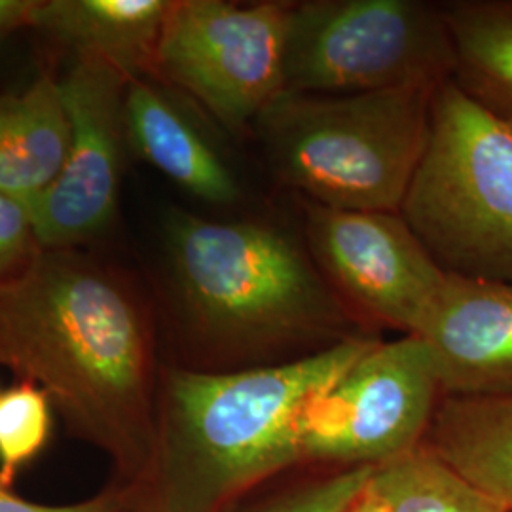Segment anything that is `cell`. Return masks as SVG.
<instances>
[{
    "instance_id": "ba28073f",
    "label": "cell",
    "mask_w": 512,
    "mask_h": 512,
    "mask_svg": "<svg viewBox=\"0 0 512 512\" xmlns=\"http://www.w3.org/2000/svg\"><path fill=\"white\" fill-rule=\"evenodd\" d=\"M291 2L173 0L156 78L194 99L222 128L251 131L262 110L285 92Z\"/></svg>"
},
{
    "instance_id": "603a6c76",
    "label": "cell",
    "mask_w": 512,
    "mask_h": 512,
    "mask_svg": "<svg viewBox=\"0 0 512 512\" xmlns=\"http://www.w3.org/2000/svg\"><path fill=\"white\" fill-rule=\"evenodd\" d=\"M348 512H387L384 499L374 488L372 480H370V484H368V488L363 492V495L353 503V507Z\"/></svg>"
},
{
    "instance_id": "277c9868",
    "label": "cell",
    "mask_w": 512,
    "mask_h": 512,
    "mask_svg": "<svg viewBox=\"0 0 512 512\" xmlns=\"http://www.w3.org/2000/svg\"><path fill=\"white\" fill-rule=\"evenodd\" d=\"M435 92H281L251 131L275 181L306 202L399 213L427 145Z\"/></svg>"
},
{
    "instance_id": "9c48e42d",
    "label": "cell",
    "mask_w": 512,
    "mask_h": 512,
    "mask_svg": "<svg viewBox=\"0 0 512 512\" xmlns=\"http://www.w3.org/2000/svg\"><path fill=\"white\" fill-rule=\"evenodd\" d=\"M304 239L330 287L370 327L418 334L446 272L401 213L304 200Z\"/></svg>"
},
{
    "instance_id": "ffe728a7",
    "label": "cell",
    "mask_w": 512,
    "mask_h": 512,
    "mask_svg": "<svg viewBox=\"0 0 512 512\" xmlns=\"http://www.w3.org/2000/svg\"><path fill=\"white\" fill-rule=\"evenodd\" d=\"M38 251L27 209L0 190V279L25 266Z\"/></svg>"
},
{
    "instance_id": "6da1fadb",
    "label": "cell",
    "mask_w": 512,
    "mask_h": 512,
    "mask_svg": "<svg viewBox=\"0 0 512 512\" xmlns=\"http://www.w3.org/2000/svg\"><path fill=\"white\" fill-rule=\"evenodd\" d=\"M0 365L38 385L118 482L143 475L160 372L150 315L126 281L69 249H40L0 279Z\"/></svg>"
},
{
    "instance_id": "e0dca14e",
    "label": "cell",
    "mask_w": 512,
    "mask_h": 512,
    "mask_svg": "<svg viewBox=\"0 0 512 512\" xmlns=\"http://www.w3.org/2000/svg\"><path fill=\"white\" fill-rule=\"evenodd\" d=\"M372 484L387 512H509L425 444L380 467Z\"/></svg>"
},
{
    "instance_id": "3957f363",
    "label": "cell",
    "mask_w": 512,
    "mask_h": 512,
    "mask_svg": "<svg viewBox=\"0 0 512 512\" xmlns=\"http://www.w3.org/2000/svg\"><path fill=\"white\" fill-rule=\"evenodd\" d=\"M378 338L357 336L310 357L238 370H160L156 437L131 512H228L296 467V425Z\"/></svg>"
},
{
    "instance_id": "5b68a950",
    "label": "cell",
    "mask_w": 512,
    "mask_h": 512,
    "mask_svg": "<svg viewBox=\"0 0 512 512\" xmlns=\"http://www.w3.org/2000/svg\"><path fill=\"white\" fill-rule=\"evenodd\" d=\"M399 213L446 274L512 283V126L454 80L433 95Z\"/></svg>"
},
{
    "instance_id": "7a4b0ae2",
    "label": "cell",
    "mask_w": 512,
    "mask_h": 512,
    "mask_svg": "<svg viewBox=\"0 0 512 512\" xmlns=\"http://www.w3.org/2000/svg\"><path fill=\"white\" fill-rule=\"evenodd\" d=\"M165 255L200 370L291 363L372 332L315 264L304 234L275 219L173 211Z\"/></svg>"
},
{
    "instance_id": "52a82bcc",
    "label": "cell",
    "mask_w": 512,
    "mask_h": 512,
    "mask_svg": "<svg viewBox=\"0 0 512 512\" xmlns=\"http://www.w3.org/2000/svg\"><path fill=\"white\" fill-rule=\"evenodd\" d=\"M442 397L439 370L420 336L378 338L304 408L296 467L378 471L425 444Z\"/></svg>"
},
{
    "instance_id": "d6986e66",
    "label": "cell",
    "mask_w": 512,
    "mask_h": 512,
    "mask_svg": "<svg viewBox=\"0 0 512 512\" xmlns=\"http://www.w3.org/2000/svg\"><path fill=\"white\" fill-rule=\"evenodd\" d=\"M54 404L31 382L0 393V486L14 488L19 473L42 454L52 437Z\"/></svg>"
},
{
    "instance_id": "7402d4cb",
    "label": "cell",
    "mask_w": 512,
    "mask_h": 512,
    "mask_svg": "<svg viewBox=\"0 0 512 512\" xmlns=\"http://www.w3.org/2000/svg\"><path fill=\"white\" fill-rule=\"evenodd\" d=\"M38 0H0V33L18 27H31Z\"/></svg>"
},
{
    "instance_id": "4fadbf2b",
    "label": "cell",
    "mask_w": 512,
    "mask_h": 512,
    "mask_svg": "<svg viewBox=\"0 0 512 512\" xmlns=\"http://www.w3.org/2000/svg\"><path fill=\"white\" fill-rule=\"evenodd\" d=\"M171 8L173 0H38L31 27L131 82L156 78Z\"/></svg>"
},
{
    "instance_id": "5bb4252c",
    "label": "cell",
    "mask_w": 512,
    "mask_h": 512,
    "mask_svg": "<svg viewBox=\"0 0 512 512\" xmlns=\"http://www.w3.org/2000/svg\"><path fill=\"white\" fill-rule=\"evenodd\" d=\"M69 147L71 122L52 74L21 93L0 95V190L27 213L52 188Z\"/></svg>"
},
{
    "instance_id": "ac0fdd59",
    "label": "cell",
    "mask_w": 512,
    "mask_h": 512,
    "mask_svg": "<svg viewBox=\"0 0 512 512\" xmlns=\"http://www.w3.org/2000/svg\"><path fill=\"white\" fill-rule=\"evenodd\" d=\"M374 469L294 467L245 495L228 512H348Z\"/></svg>"
},
{
    "instance_id": "8fae6325",
    "label": "cell",
    "mask_w": 512,
    "mask_h": 512,
    "mask_svg": "<svg viewBox=\"0 0 512 512\" xmlns=\"http://www.w3.org/2000/svg\"><path fill=\"white\" fill-rule=\"evenodd\" d=\"M416 336L444 397L512 395V283L446 274Z\"/></svg>"
},
{
    "instance_id": "9a60e30c",
    "label": "cell",
    "mask_w": 512,
    "mask_h": 512,
    "mask_svg": "<svg viewBox=\"0 0 512 512\" xmlns=\"http://www.w3.org/2000/svg\"><path fill=\"white\" fill-rule=\"evenodd\" d=\"M425 446L512 512V395L442 397Z\"/></svg>"
},
{
    "instance_id": "8992f818",
    "label": "cell",
    "mask_w": 512,
    "mask_h": 512,
    "mask_svg": "<svg viewBox=\"0 0 512 512\" xmlns=\"http://www.w3.org/2000/svg\"><path fill=\"white\" fill-rule=\"evenodd\" d=\"M444 6L425 0H296L283 54L285 92L439 88L454 76Z\"/></svg>"
},
{
    "instance_id": "2e32d148",
    "label": "cell",
    "mask_w": 512,
    "mask_h": 512,
    "mask_svg": "<svg viewBox=\"0 0 512 512\" xmlns=\"http://www.w3.org/2000/svg\"><path fill=\"white\" fill-rule=\"evenodd\" d=\"M459 90L512 126V0L444 2Z\"/></svg>"
},
{
    "instance_id": "30bf717a",
    "label": "cell",
    "mask_w": 512,
    "mask_h": 512,
    "mask_svg": "<svg viewBox=\"0 0 512 512\" xmlns=\"http://www.w3.org/2000/svg\"><path fill=\"white\" fill-rule=\"evenodd\" d=\"M71 147L52 188L29 211L40 249H71L109 226L120 196L128 80L103 61L78 57L59 80Z\"/></svg>"
},
{
    "instance_id": "7c38bea8",
    "label": "cell",
    "mask_w": 512,
    "mask_h": 512,
    "mask_svg": "<svg viewBox=\"0 0 512 512\" xmlns=\"http://www.w3.org/2000/svg\"><path fill=\"white\" fill-rule=\"evenodd\" d=\"M124 118L128 147L186 194L217 207L243 198V184L226 154L165 82H128Z\"/></svg>"
},
{
    "instance_id": "44dd1931",
    "label": "cell",
    "mask_w": 512,
    "mask_h": 512,
    "mask_svg": "<svg viewBox=\"0 0 512 512\" xmlns=\"http://www.w3.org/2000/svg\"><path fill=\"white\" fill-rule=\"evenodd\" d=\"M0 512H131V486L114 480L101 494L69 505L27 501L0 486Z\"/></svg>"
}]
</instances>
